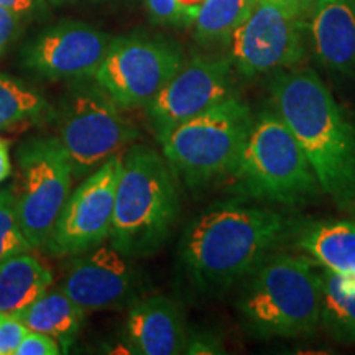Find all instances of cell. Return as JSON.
<instances>
[{"label": "cell", "mask_w": 355, "mask_h": 355, "mask_svg": "<svg viewBox=\"0 0 355 355\" xmlns=\"http://www.w3.org/2000/svg\"><path fill=\"white\" fill-rule=\"evenodd\" d=\"M180 217L176 173L163 153L133 145L122 155L110 242L132 259L165 245Z\"/></svg>", "instance_id": "277c9868"}, {"label": "cell", "mask_w": 355, "mask_h": 355, "mask_svg": "<svg viewBox=\"0 0 355 355\" xmlns=\"http://www.w3.org/2000/svg\"><path fill=\"white\" fill-rule=\"evenodd\" d=\"M230 178L239 193L283 206H306L322 194L300 141L273 109L254 117L242 157Z\"/></svg>", "instance_id": "5b68a950"}, {"label": "cell", "mask_w": 355, "mask_h": 355, "mask_svg": "<svg viewBox=\"0 0 355 355\" xmlns=\"http://www.w3.org/2000/svg\"><path fill=\"white\" fill-rule=\"evenodd\" d=\"M55 6H64V3H81V2H102V0H50Z\"/></svg>", "instance_id": "d6a6232c"}, {"label": "cell", "mask_w": 355, "mask_h": 355, "mask_svg": "<svg viewBox=\"0 0 355 355\" xmlns=\"http://www.w3.org/2000/svg\"><path fill=\"white\" fill-rule=\"evenodd\" d=\"M309 35L319 63L340 78L355 76V0H316Z\"/></svg>", "instance_id": "2e32d148"}, {"label": "cell", "mask_w": 355, "mask_h": 355, "mask_svg": "<svg viewBox=\"0 0 355 355\" xmlns=\"http://www.w3.org/2000/svg\"><path fill=\"white\" fill-rule=\"evenodd\" d=\"M84 314L86 311L76 301L71 300L61 288H58L51 291L48 290L17 316L28 327V331L55 337L63 352H66L81 331Z\"/></svg>", "instance_id": "d6986e66"}, {"label": "cell", "mask_w": 355, "mask_h": 355, "mask_svg": "<svg viewBox=\"0 0 355 355\" xmlns=\"http://www.w3.org/2000/svg\"><path fill=\"white\" fill-rule=\"evenodd\" d=\"M254 115L237 96L178 123L158 139L163 157L193 189L234 175Z\"/></svg>", "instance_id": "8992f818"}, {"label": "cell", "mask_w": 355, "mask_h": 355, "mask_svg": "<svg viewBox=\"0 0 355 355\" xmlns=\"http://www.w3.org/2000/svg\"><path fill=\"white\" fill-rule=\"evenodd\" d=\"M234 64L230 58L196 55L146 105L150 123L159 139L178 123L206 112L234 94Z\"/></svg>", "instance_id": "7c38bea8"}, {"label": "cell", "mask_w": 355, "mask_h": 355, "mask_svg": "<svg viewBox=\"0 0 355 355\" xmlns=\"http://www.w3.org/2000/svg\"><path fill=\"white\" fill-rule=\"evenodd\" d=\"M296 220L263 206L217 204L186 225L178 247L181 270L201 295H224L291 241Z\"/></svg>", "instance_id": "6da1fadb"}, {"label": "cell", "mask_w": 355, "mask_h": 355, "mask_svg": "<svg viewBox=\"0 0 355 355\" xmlns=\"http://www.w3.org/2000/svg\"><path fill=\"white\" fill-rule=\"evenodd\" d=\"M56 122L76 178L91 175L137 137L121 105L97 83L74 84L61 101Z\"/></svg>", "instance_id": "52a82bcc"}, {"label": "cell", "mask_w": 355, "mask_h": 355, "mask_svg": "<svg viewBox=\"0 0 355 355\" xmlns=\"http://www.w3.org/2000/svg\"><path fill=\"white\" fill-rule=\"evenodd\" d=\"M28 327L17 314L0 313V355H15Z\"/></svg>", "instance_id": "cb8c5ba5"}, {"label": "cell", "mask_w": 355, "mask_h": 355, "mask_svg": "<svg viewBox=\"0 0 355 355\" xmlns=\"http://www.w3.org/2000/svg\"><path fill=\"white\" fill-rule=\"evenodd\" d=\"M268 92L270 105L295 133L322 194L355 217V123L350 115L309 68L277 71Z\"/></svg>", "instance_id": "7a4b0ae2"}, {"label": "cell", "mask_w": 355, "mask_h": 355, "mask_svg": "<svg viewBox=\"0 0 355 355\" xmlns=\"http://www.w3.org/2000/svg\"><path fill=\"white\" fill-rule=\"evenodd\" d=\"M53 109L37 89L24 81L0 74V130L42 121Z\"/></svg>", "instance_id": "7402d4cb"}, {"label": "cell", "mask_w": 355, "mask_h": 355, "mask_svg": "<svg viewBox=\"0 0 355 355\" xmlns=\"http://www.w3.org/2000/svg\"><path fill=\"white\" fill-rule=\"evenodd\" d=\"M204 0H176V3L180 6L181 10L186 17H188L189 24H193L194 19H196V13L199 10V7L202 6Z\"/></svg>", "instance_id": "1f68e13d"}, {"label": "cell", "mask_w": 355, "mask_h": 355, "mask_svg": "<svg viewBox=\"0 0 355 355\" xmlns=\"http://www.w3.org/2000/svg\"><path fill=\"white\" fill-rule=\"evenodd\" d=\"M33 250L21 229L12 186L0 189V265L12 257Z\"/></svg>", "instance_id": "603a6c76"}, {"label": "cell", "mask_w": 355, "mask_h": 355, "mask_svg": "<svg viewBox=\"0 0 355 355\" xmlns=\"http://www.w3.org/2000/svg\"><path fill=\"white\" fill-rule=\"evenodd\" d=\"M291 242L321 268L355 277V219L296 220Z\"/></svg>", "instance_id": "e0dca14e"}, {"label": "cell", "mask_w": 355, "mask_h": 355, "mask_svg": "<svg viewBox=\"0 0 355 355\" xmlns=\"http://www.w3.org/2000/svg\"><path fill=\"white\" fill-rule=\"evenodd\" d=\"M257 0H204L194 19V38L202 44H229Z\"/></svg>", "instance_id": "ffe728a7"}, {"label": "cell", "mask_w": 355, "mask_h": 355, "mask_svg": "<svg viewBox=\"0 0 355 355\" xmlns=\"http://www.w3.org/2000/svg\"><path fill=\"white\" fill-rule=\"evenodd\" d=\"M122 155L109 158L69 194L44 250L56 257H76L109 237Z\"/></svg>", "instance_id": "8fae6325"}, {"label": "cell", "mask_w": 355, "mask_h": 355, "mask_svg": "<svg viewBox=\"0 0 355 355\" xmlns=\"http://www.w3.org/2000/svg\"><path fill=\"white\" fill-rule=\"evenodd\" d=\"M12 162H10V141L0 137V184L10 176Z\"/></svg>", "instance_id": "4dcf8cb0"}, {"label": "cell", "mask_w": 355, "mask_h": 355, "mask_svg": "<svg viewBox=\"0 0 355 355\" xmlns=\"http://www.w3.org/2000/svg\"><path fill=\"white\" fill-rule=\"evenodd\" d=\"M44 0H0V7L7 8L19 17H25L42 8Z\"/></svg>", "instance_id": "f1b7e54d"}, {"label": "cell", "mask_w": 355, "mask_h": 355, "mask_svg": "<svg viewBox=\"0 0 355 355\" xmlns=\"http://www.w3.org/2000/svg\"><path fill=\"white\" fill-rule=\"evenodd\" d=\"M321 327L337 343L355 344V293L343 290L339 275L321 272Z\"/></svg>", "instance_id": "44dd1931"}, {"label": "cell", "mask_w": 355, "mask_h": 355, "mask_svg": "<svg viewBox=\"0 0 355 355\" xmlns=\"http://www.w3.org/2000/svg\"><path fill=\"white\" fill-rule=\"evenodd\" d=\"M109 35L83 21H61L24 51V64L46 79L94 78L110 44Z\"/></svg>", "instance_id": "5bb4252c"}, {"label": "cell", "mask_w": 355, "mask_h": 355, "mask_svg": "<svg viewBox=\"0 0 355 355\" xmlns=\"http://www.w3.org/2000/svg\"><path fill=\"white\" fill-rule=\"evenodd\" d=\"M73 166L58 137H35L17 150L12 189L26 241L44 250L71 194Z\"/></svg>", "instance_id": "ba28073f"}, {"label": "cell", "mask_w": 355, "mask_h": 355, "mask_svg": "<svg viewBox=\"0 0 355 355\" xmlns=\"http://www.w3.org/2000/svg\"><path fill=\"white\" fill-rule=\"evenodd\" d=\"M63 352L55 337L43 332L28 331L17 349L15 355H58Z\"/></svg>", "instance_id": "484cf974"}, {"label": "cell", "mask_w": 355, "mask_h": 355, "mask_svg": "<svg viewBox=\"0 0 355 355\" xmlns=\"http://www.w3.org/2000/svg\"><path fill=\"white\" fill-rule=\"evenodd\" d=\"M224 349L211 336H189L188 345H186V354H222Z\"/></svg>", "instance_id": "83f0119b"}, {"label": "cell", "mask_w": 355, "mask_h": 355, "mask_svg": "<svg viewBox=\"0 0 355 355\" xmlns=\"http://www.w3.org/2000/svg\"><path fill=\"white\" fill-rule=\"evenodd\" d=\"M145 7L150 19L158 25H191L176 0H145Z\"/></svg>", "instance_id": "d4e9b609"}, {"label": "cell", "mask_w": 355, "mask_h": 355, "mask_svg": "<svg viewBox=\"0 0 355 355\" xmlns=\"http://www.w3.org/2000/svg\"><path fill=\"white\" fill-rule=\"evenodd\" d=\"M60 288L86 313L121 311L140 298L141 278L132 257L99 245L71 263Z\"/></svg>", "instance_id": "4fadbf2b"}, {"label": "cell", "mask_w": 355, "mask_h": 355, "mask_svg": "<svg viewBox=\"0 0 355 355\" xmlns=\"http://www.w3.org/2000/svg\"><path fill=\"white\" fill-rule=\"evenodd\" d=\"M20 19L21 17L17 15V13L0 7V53L6 50L10 40L15 37Z\"/></svg>", "instance_id": "4316f807"}, {"label": "cell", "mask_w": 355, "mask_h": 355, "mask_svg": "<svg viewBox=\"0 0 355 355\" xmlns=\"http://www.w3.org/2000/svg\"><path fill=\"white\" fill-rule=\"evenodd\" d=\"M268 2H272L275 6L285 8V10L306 19V17H309L311 12H313L316 0H268Z\"/></svg>", "instance_id": "f546056e"}, {"label": "cell", "mask_w": 355, "mask_h": 355, "mask_svg": "<svg viewBox=\"0 0 355 355\" xmlns=\"http://www.w3.org/2000/svg\"><path fill=\"white\" fill-rule=\"evenodd\" d=\"M183 63V53L173 42L127 35L110 40L94 81L121 107H146Z\"/></svg>", "instance_id": "9c48e42d"}, {"label": "cell", "mask_w": 355, "mask_h": 355, "mask_svg": "<svg viewBox=\"0 0 355 355\" xmlns=\"http://www.w3.org/2000/svg\"><path fill=\"white\" fill-rule=\"evenodd\" d=\"M53 273L32 252L0 265V313L19 314L50 290Z\"/></svg>", "instance_id": "ac0fdd59"}, {"label": "cell", "mask_w": 355, "mask_h": 355, "mask_svg": "<svg viewBox=\"0 0 355 355\" xmlns=\"http://www.w3.org/2000/svg\"><path fill=\"white\" fill-rule=\"evenodd\" d=\"M321 295L314 261L277 250L243 279L237 309L255 339H300L321 327Z\"/></svg>", "instance_id": "3957f363"}, {"label": "cell", "mask_w": 355, "mask_h": 355, "mask_svg": "<svg viewBox=\"0 0 355 355\" xmlns=\"http://www.w3.org/2000/svg\"><path fill=\"white\" fill-rule=\"evenodd\" d=\"M127 309L125 340L133 354H186L189 334L183 314L170 298L163 295L140 296Z\"/></svg>", "instance_id": "9a60e30c"}, {"label": "cell", "mask_w": 355, "mask_h": 355, "mask_svg": "<svg viewBox=\"0 0 355 355\" xmlns=\"http://www.w3.org/2000/svg\"><path fill=\"white\" fill-rule=\"evenodd\" d=\"M309 24L303 17L257 0L248 19L230 40V61L245 79L291 69L304 61L308 53Z\"/></svg>", "instance_id": "30bf717a"}]
</instances>
